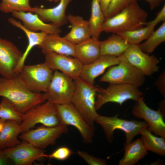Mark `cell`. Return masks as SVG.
I'll return each instance as SVG.
<instances>
[{
  "instance_id": "cell-18",
  "label": "cell",
  "mask_w": 165,
  "mask_h": 165,
  "mask_svg": "<svg viewBox=\"0 0 165 165\" xmlns=\"http://www.w3.org/2000/svg\"><path fill=\"white\" fill-rule=\"evenodd\" d=\"M12 16L22 22L23 26L34 32L41 31L49 34L59 35L62 31L60 28L53 23L46 24L36 14L31 12L13 11Z\"/></svg>"
},
{
  "instance_id": "cell-32",
  "label": "cell",
  "mask_w": 165,
  "mask_h": 165,
  "mask_svg": "<svg viewBox=\"0 0 165 165\" xmlns=\"http://www.w3.org/2000/svg\"><path fill=\"white\" fill-rule=\"evenodd\" d=\"M23 114L18 112L9 101L2 97L0 103V118L14 120L20 124Z\"/></svg>"
},
{
  "instance_id": "cell-23",
  "label": "cell",
  "mask_w": 165,
  "mask_h": 165,
  "mask_svg": "<svg viewBox=\"0 0 165 165\" xmlns=\"http://www.w3.org/2000/svg\"><path fill=\"white\" fill-rule=\"evenodd\" d=\"M75 55L83 65L92 63L101 56L100 41L91 37L75 45Z\"/></svg>"
},
{
  "instance_id": "cell-25",
  "label": "cell",
  "mask_w": 165,
  "mask_h": 165,
  "mask_svg": "<svg viewBox=\"0 0 165 165\" xmlns=\"http://www.w3.org/2000/svg\"><path fill=\"white\" fill-rule=\"evenodd\" d=\"M148 153L141 138L124 145V153L119 165H134Z\"/></svg>"
},
{
  "instance_id": "cell-40",
  "label": "cell",
  "mask_w": 165,
  "mask_h": 165,
  "mask_svg": "<svg viewBox=\"0 0 165 165\" xmlns=\"http://www.w3.org/2000/svg\"><path fill=\"white\" fill-rule=\"evenodd\" d=\"M111 0H99L101 9L105 14L109 5Z\"/></svg>"
},
{
  "instance_id": "cell-17",
  "label": "cell",
  "mask_w": 165,
  "mask_h": 165,
  "mask_svg": "<svg viewBox=\"0 0 165 165\" xmlns=\"http://www.w3.org/2000/svg\"><path fill=\"white\" fill-rule=\"evenodd\" d=\"M119 61V56L101 55L92 63L83 65L79 78L88 84L94 85L97 77L103 74L108 68L118 64Z\"/></svg>"
},
{
  "instance_id": "cell-10",
  "label": "cell",
  "mask_w": 165,
  "mask_h": 165,
  "mask_svg": "<svg viewBox=\"0 0 165 165\" xmlns=\"http://www.w3.org/2000/svg\"><path fill=\"white\" fill-rule=\"evenodd\" d=\"M61 124L71 125L80 132L85 143L92 142L94 135V127L90 126L71 103L56 105Z\"/></svg>"
},
{
  "instance_id": "cell-37",
  "label": "cell",
  "mask_w": 165,
  "mask_h": 165,
  "mask_svg": "<svg viewBox=\"0 0 165 165\" xmlns=\"http://www.w3.org/2000/svg\"><path fill=\"white\" fill-rule=\"evenodd\" d=\"M155 86L162 96L165 97V71L161 73L155 82Z\"/></svg>"
},
{
  "instance_id": "cell-13",
  "label": "cell",
  "mask_w": 165,
  "mask_h": 165,
  "mask_svg": "<svg viewBox=\"0 0 165 165\" xmlns=\"http://www.w3.org/2000/svg\"><path fill=\"white\" fill-rule=\"evenodd\" d=\"M132 109L133 115L137 118L144 119L149 125L147 129L157 135L165 138V123L164 116L159 108L157 110L149 108L141 97Z\"/></svg>"
},
{
  "instance_id": "cell-24",
  "label": "cell",
  "mask_w": 165,
  "mask_h": 165,
  "mask_svg": "<svg viewBox=\"0 0 165 165\" xmlns=\"http://www.w3.org/2000/svg\"><path fill=\"white\" fill-rule=\"evenodd\" d=\"M22 133L20 123L13 120H6L0 132V150L13 147L21 142L18 138Z\"/></svg>"
},
{
  "instance_id": "cell-6",
  "label": "cell",
  "mask_w": 165,
  "mask_h": 165,
  "mask_svg": "<svg viewBox=\"0 0 165 165\" xmlns=\"http://www.w3.org/2000/svg\"><path fill=\"white\" fill-rule=\"evenodd\" d=\"M38 123L49 127L61 124L56 105L46 101L24 114L20 124L22 133L32 129Z\"/></svg>"
},
{
  "instance_id": "cell-12",
  "label": "cell",
  "mask_w": 165,
  "mask_h": 165,
  "mask_svg": "<svg viewBox=\"0 0 165 165\" xmlns=\"http://www.w3.org/2000/svg\"><path fill=\"white\" fill-rule=\"evenodd\" d=\"M42 53L44 62L53 70H59L73 80L79 77L83 65L77 58L50 51Z\"/></svg>"
},
{
  "instance_id": "cell-4",
  "label": "cell",
  "mask_w": 165,
  "mask_h": 165,
  "mask_svg": "<svg viewBox=\"0 0 165 165\" xmlns=\"http://www.w3.org/2000/svg\"><path fill=\"white\" fill-rule=\"evenodd\" d=\"M119 63L109 67L100 81L109 84H127L139 87L144 83L145 75L131 64L123 54Z\"/></svg>"
},
{
  "instance_id": "cell-2",
  "label": "cell",
  "mask_w": 165,
  "mask_h": 165,
  "mask_svg": "<svg viewBox=\"0 0 165 165\" xmlns=\"http://www.w3.org/2000/svg\"><path fill=\"white\" fill-rule=\"evenodd\" d=\"M148 16V13L139 6L137 1L134 2L105 20L102 32L117 33L141 28L147 22Z\"/></svg>"
},
{
  "instance_id": "cell-16",
  "label": "cell",
  "mask_w": 165,
  "mask_h": 165,
  "mask_svg": "<svg viewBox=\"0 0 165 165\" xmlns=\"http://www.w3.org/2000/svg\"><path fill=\"white\" fill-rule=\"evenodd\" d=\"M123 54L145 76H151L159 69V60L154 55H150L142 51L138 45H130Z\"/></svg>"
},
{
  "instance_id": "cell-11",
  "label": "cell",
  "mask_w": 165,
  "mask_h": 165,
  "mask_svg": "<svg viewBox=\"0 0 165 165\" xmlns=\"http://www.w3.org/2000/svg\"><path fill=\"white\" fill-rule=\"evenodd\" d=\"M68 130V126L62 124L53 127L43 125L22 133L19 137L23 141L43 149L54 144L57 140L62 135L67 133Z\"/></svg>"
},
{
  "instance_id": "cell-3",
  "label": "cell",
  "mask_w": 165,
  "mask_h": 165,
  "mask_svg": "<svg viewBox=\"0 0 165 165\" xmlns=\"http://www.w3.org/2000/svg\"><path fill=\"white\" fill-rule=\"evenodd\" d=\"M74 81L75 89L71 102L88 123L94 127L95 119L98 115L95 108L96 96L100 87L89 84L79 78Z\"/></svg>"
},
{
  "instance_id": "cell-35",
  "label": "cell",
  "mask_w": 165,
  "mask_h": 165,
  "mask_svg": "<svg viewBox=\"0 0 165 165\" xmlns=\"http://www.w3.org/2000/svg\"><path fill=\"white\" fill-rule=\"evenodd\" d=\"M78 155L89 165H106L107 162L104 159L95 157L87 152L77 150Z\"/></svg>"
},
{
  "instance_id": "cell-44",
  "label": "cell",
  "mask_w": 165,
  "mask_h": 165,
  "mask_svg": "<svg viewBox=\"0 0 165 165\" xmlns=\"http://www.w3.org/2000/svg\"><path fill=\"white\" fill-rule=\"evenodd\" d=\"M60 0H55V2H57L59 1Z\"/></svg>"
},
{
  "instance_id": "cell-38",
  "label": "cell",
  "mask_w": 165,
  "mask_h": 165,
  "mask_svg": "<svg viewBox=\"0 0 165 165\" xmlns=\"http://www.w3.org/2000/svg\"><path fill=\"white\" fill-rule=\"evenodd\" d=\"M11 162L3 151L0 150V165H8L10 164Z\"/></svg>"
},
{
  "instance_id": "cell-15",
  "label": "cell",
  "mask_w": 165,
  "mask_h": 165,
  "mask_svg": "<svg viewBox=\"0 0 165 165\" xmlns=\"http://www.w3.org/2000/svg\"><path fill=\"white\" fill-rule=\"evenodd\" d=\"M6 156L16 165H31L36 161L46 157L43 149L31 144L23 141L15 146L2 150Z\"/></svg>"
},
{
  "instance_id": "cell-9",
  "label": "cell",
  "mask_w": 165,
  "mask_h": 165,
  "mask_svg": "<svg viewBox=\"0 0 165 165\" xmlns=\"http://www.w3.org/2000/svg\"><path fill=\"white\" fill-rule=\"evenodd\" d=\"M53 70L45 62L24 65L18 75L26 86L31 91L44 93L51 81Z\"/></svg>"
},
{
  "instance_id": "cell-42",
  "label": "cell",
  "mask_w": 165,
  "mask_h": 165,
  "mask_svg": "<svg viewBox=\"0 0 165 165\" xmlns=\"http://www.w3.org/2000/svg\"><path fill=\"white\" fill-rule=\"evenodd\" d=\"M6 120L0 118V132L1 131Z\"/></svg>"
},
{
  "instance_id": "cell-30",
  "label": "cell",
  "mask_w": 165,
  "mask_h": 165,
  "mask_svg": "<svg viewBox=\"0 0 165 165\" xmlns=\"http://www.w3.org/2000/svg\"><path fill=\"white\" fill-rule=\"evenodd\" d=\"M165 41V22L156 31H154L144 42L138 46L143 52L152 53L161 44Z\"/></svg>"
},
{
  "instance_id": "cell-14",
  "label": "cell",
  "mask_w": 165,
  "mask_h": 165,
  "mask_svg": "<svg viewBox=\"0 0 165 165\" xmlns=\"http://www.w3.org/2000/svg\"><path fill=\"white\" fill-rule=\"evenodd\" d=\"M23 53L13 43L0 38V75L8 79L17 76L15 70Z\"/></svg>"
},
{
  "instance_id": "cell-34",
  "label": "cell",
  "mask_w": 165,
  "mask_h": 165,
  "mask_svg": "<svg viewBox=\"0 0 165 165\" xmlns=\"http://www.w3.org/2000/svg\"><path fill=\"white\" fill-rule=\"evenodd\" d=\"M72 153V152L69 148L62 146L57 148L50 154L46 155V157L64 161L68 159Z\"/></svg>"
},
{
  "instance_id": "cell-27",
  "label": "cell",
  "mask_w": 165,
  "mask_h": 165,
  "mask_svg": "<svg viewBox=\"0 0 165 165\" xmlns=\"http://www.w3.org/2000/svg\"><path fill=\"white\" fill-rule=\"evenodd\" d=\"M105 20L104 14L99 0H92L91 15L88 20L92 33L91 37L99 40Z\"/></svg>"
},
{
  "instance_id": "cell-41",
  "label": "cell",
  "mask_w": 165,
  "mask_h": 165,
  "mask_svg": "<svg viewBox=\"0 0 165 165\" xmlns=\"http://www.w3.org/2000/svg\"><path fill=\"white\" fill-rule=\"evenodd\" d=\"M159 105L160 106L159 108L160 109L163 115H164V113H165V99H163L159 103Z\"/></svg>"
},
{
  "instance_id": "cell-26",
  "label": "cell",
  "mask_w": 165,
  "mask_h": 165,
  "mask_svg": "<svg viewBox=\"0 0 165 165\" xmlns=\"http://www.w3.org/2000/svg\"><path fill=\"white\" fill-rule=\"evenodd\" d=\"M101 54L117 57L123 54L130 46L127 42L116 33L100 41Z\"/></svg>"
},
{
  "instance_id": "cell-1",
  "label": "cell",
  "mask_w": 165,
  "mask_h": 165,
  "mask_svg": "<svg viewBox=\"0 0 165 165\" xmlns=\"http://www.w3.org/2000/svg\"><path fill=\"white\" fill-rule=\"evenodd\" d=\"M0 97L7 99L23 114L46 101L44 93L31 91L18 75L11 79L0 77Z\"/></svg>"
},
{
  "instance_id": "cell-39",
  "label": "cell",
  "mask_w": 165,
  "mask_h": 165,
  "mask_svg": "<svg viewBox=\"0 0 165 165\" xmlns=\"http://www.w3.org/2000/svg\"><path fill=\"white\" fill-rule=\"evenodd\" d=\"M147 2L149 4L151 10L159 6L163 0H143Z\"/></svg>"
},
{
  "instance_id": "cell-36",
  "label": "cell",
  "mask_w": 165,
  "mask_h": 165,
  "mask_svg": "<svg viewBox=\"0 0 165 165\" xmlns=\"http://www.w3.org/2000/svg\"><path fill=\"white\" fill-rule=\"evenodd\" d=\"M165 22V4H164L161 9L156 14V16L153 20L147 22L145 26L153 25L155 26L161 22Z\"/></svg>"
},
{
  "instance_id": "cell-7",
  "label": "cell",
  "mask_w": 165,
  "mask_h": 165,
  "mask_svg": "<svg viewBox=\"0 0 165 165\" xmlns=\"http://www.w3.org/2000/svg\"><path fill=\"white\" fill-rule=\"evenodd\" d=\"M95 103L97 110L105 104L113 102L121 105L126 101L132 100L136 102L143 97V93L138 87L127 84H109L106 88L100 87Z\"/></svg>"
},
{
  "instance_id": "cell-5",
  "label": "cell",
  "mask_w": 165,
  "mask_h": 165,
  "mask_svg": "<svg viewBox=\"0 0 165 165\" xmlns=\"http://www.w3.org/2000/svg\"><path fill=\"white\" fill-rule=\"evenodd\" d=\"M117 114L113 116L107 117L98 114L95 120L102 127L110 142L112 141L113 133L116 130H121L125 133L126 144L131 142L135 136L141 134L142 130L149 126L145 121L122 119L119 118Z\"/></svg>"
},
{
  "instance_id": "cell-29",
  "label": "cell",
  "mask_w": 165,
  "mask_h": 165,
  "mask_svg": "<svg viewBox=\"0 0 165 165\" xmlns=\"http://www.w3.org/2000/svg\"><path fill=\"white\" fill-rule=\"evenodd\" d=\"M145 27L131 31L118 33L130 45H138L146 40L154 31L155 26H145Z\"/></svg>"
},
{
  "instance_id": "cell-28",
  "label": "cell",
  "mask_w": 165,
  "mask_h": 165,
  "mask_svg": "<svg viewBox=\"0 0 165 165\" xmlns=\"http://www.w3.org/2000/svg\"><path fill=\"white\" fill-rule=\"evenodd\" d=\"M143 143L148 150L159 155H165V138L153 135L147 128L142 130L141 134Z\"/></svg>"
},
{
  "instance_id": "cell-21",
  "label": "cell",
  "mask_w": 165,
  "mask_h": 165,
  "mask_svg": "<svg viewBox=\"0 0 165 165\" xmlns=\"http://www.w3.org/2000/svg\"><path fill=\"white\" fill-rule=\"evenodd\" d=\"M38 47L42 53L50 51L75 57V45L59 35L47 34L42 44Z\"/></svg>"
},
{
  "instance_id": "cell-43",
  "label": "cell",
  "mask_w": 165,
  "mask_h": 165,
  "mask_svg": "<svg viewBox=\"0 0 165 165\" xmlns=\"http://www.w3.org/2000/svg\"><path fill=\"white\" fill-rule=\"evenodd\" d=\"M47 0L48 1H49L50 2H55V0Z\"/></svg>"
},
{
  "instance_id": "cell-19",
  "label": "cell",
  "mask_w": 165,
  "mask_h": 165,
  "mask_svg": "<svg viewBox=\"0 0 165 165\" xmlns=\"http://www.w3.org/2000/svg\"><path fill=\"white\" fill-rule=\"evenodd\" d=\"M72 0H60L58 4L52 8H43L37 6L32 7V13L37 14L44 22H50L60 28L68 21L66 11Z\"/></svg>"
},
{
  "instance_id": "cell-22",
  "label": "cell",
  "mask_w": 165,
  "mask_h": 165,
  "mask_svg": "<svg viewBox=\"0 0 165 165\" xmlns=\"http://www.w3.org/2000/svg\"><path fill=\"white\" fill-rule=\"evenodd\" d=\"M8 21L13 26L18 28L23 31L26 35L28 44L26 49L15 70V73L18 75L24 65L25 61L31 50L35 46H38L43 42L47 34L43 32H36L30 31L25 27L19 21L12 17L8 18Z\"/></svg>"
},
{
  "instance_id": "cell-33",
  "label": "cell",
  "mask_w": 165,
  "mask_h": 165,
  "mask_svg": "<svg viewBox=\"0 0 165 165\" xmlns=\"http://www.w3.org/2000/svg\"><path fill=\"white\" fill-rule=\"evenodd\" d=\"M137 0H111L104 14L105 20L117 14L128 5Z\"/></svg>"
},
{
  "instance_id": "cell-8",
  "label": "cell",
  "mask_w": 165,
  "mask_h": 165,
  "mask_svg": "<svg viewBox=\"0 0 165 165\" xmlns=\"http://www.w3.org/2000/svg\"><path fill=\"white\" fill-rule=\"evenodd\" d=\"M75 89L74 80L55 70L44 93L46 101L55 105L64 104L71 102Z\"/></svg>"
},
{
  "instance_id": "cell-20",
  "label": "cell",
  "mask_w": 165,
  "mask_h": 165,
  "mask_svg": "<svg viewBox=\"0 0 165 165\" xmlns=\"http://www.w3.org/2000/svg\"><path fill=\"white\" fill-rule=\"evenodd\" d=\"M68 21L71 24V29L64 38L75 45L90 38L92 33L88 20L82 16L69 14Z\"/></svg>"
},
{
  "instance_id": "cell-31",
  "label": "cell",
  "mask_w": 165,
  "mask_h": 165,
  "mask_svg": "<svg viewBox=\"0 0 165 165\" xmlns=\"http://www.w3.org/2000/svg\"><path fill=\"white\" fill-rule=\"evenodd\" d=\"M30 0H1L0 11L5 13L13 11L32 12V7L30 5Z\"/></svg>"
}]
</instances>
